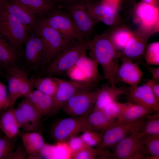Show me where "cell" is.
Segmentation results:
<instances>
[{
	"mask_svg": "<svg viewBox=\"0 0 159 159\" xmlns=\"http://www.w3.org/2000/svg\"><path fill=\"white\" fill-rule=\"evenodd\" d=\"M90 57L96 61L102 69L104 77L112 86L118 83L116 75L120 66V52L110 40L107 32L95 34L87 41Z\"/></svg>",
	"mask_w": 159,
	"mask_h": 159,
	"instance_id": "1",
	"label": "cell"
},
{
	"mask_svg": "<svg viewBox=\"0 0 159 159\" xmlns=\"http://www.w3.org/2000/svg\"><path fill=\"white\" fill-rule=\"evenodd\" d=\"M88 50L87 41H72L47 66L39 76L57 77L67 71Z\"/></svg>",
	"mask_w": 159,
	"mask_h": 159,
	"instance_id": "2",
	"label": "cell"
},
{
	"mask_svg": "<svg viewBox=\"0 0 159 159\" xmlns=\"http://www.w3.org/2000/svg\"><path fill=\"white\" fill-rule=\"evenodd\" d=\"M35 27L36 33L41 38L44 47L42 69L49 64L72 41L65 38L43 20Z\"/></svg>",
	"mask_w": 159,
	"mask_h": 159,
	"instance_id": "3",
	"label": "cell"
},
{
	"mask_svg": "<svg viewBox=\"0 0 159 159\" xmlns=\"http://www.w3.org/2000/svg\"><path fill=\"white\" fill-rule=\"evenodd\" d=\"M155 33L153 30L140 25L133 30L132 37L119 53L120 60H129L138 64L142 63L149 38Z\"/></svg>",
	"mask_w": 159,
	"mask_h": 159,
	"instance_id": "4",
	"label": "cell"
},
{
	"mask_svg": "<svg viewBox=\"0 0 159 159\" xmlns=\"http://www.w3.org/2000/svg\"><path fill=\"white\" fill-rule=\"evenodd\" d=\"M2 1L0 4L1 34L18 50L27 39L29 30L3 8Z\"/></svg>",
	"mask_w": 159,
	"mask_h": 159,
	"instance_id": "5",
	"label": "cell"
},
{
	"mask_svg": "<svg viewBox=\"0 0 159 159\" xmlns=\"http://www.w3.org/2000/svg\"><path fill=\"white\" fill-rule=\"evenodd\" d=\"M58 80L57 89L53 97V104L51 115L57 113L65 103L74 95L97 88L96 85L85 82L67 80L58 77Z\"/></svg>",
	"mask_w": 159,
	"mask_h": 159,
	"instance_id": "6",
	"label": "cell"
},
{
	"mask_svg": "<svg viewBox=\"0 0 159 159\" xmlns=\"http://www.w3.org/2000/svg\"><path fill=\"white\" fill-rule=\"evenodd\" d=\"M112 159H147L139 132L132 133L119 142L111 152Z\"/></svg>",
	"mask_w": 159,
	"mask_h": 159,
	"instance_id": "7",
	"label": "cell"
},
{
	"mask_svg": "<svg viewBox=\"0 0 159 159\" xmlns=\"http://www.w3.org/2000/svg\"><path fill=\"white\" fill-rule=\"evenodd\" d=\"M100 88L76 94L70 98L62 107L65 114L72 117H84L92 110Z\"/></svg>",
	"mask_w": 159,
	"mask_h": 159,
	"instance_id": "8",
	"label": "cell"
},
{
	"mask_svg": "<svg viewBox=\"0 0 159 159\" xmlns=\"http://www.w3.org/2000/svg\"><path fill=\"white\" fill-rule=\"evenodd\" d=\"M145 117L133 122L116 123L102 134V142L97 148L109 150V149L114 148L129 134L136 132H140Z\"/></svg>",
	"mask_w": 159,
	"mask_h": 159,
	"instance_id": "9",
	"label": "cell"
},
{
	"mask_svg": "<svg viewBox=\"0 0 159 159\" xmlns=\"http://www.w3.org/2000/svg\"><path fill=\"white\" fill-rule=\"evenodd\" d=\"M88 130L83 117H72L61 119L55 122L51 128V135L55 141L63 142Z\"/></svg>",
	"mask_w": 159,
	"mask_h": 159,
	"instance_id": "10",
	"label": "cell"
},
{
	"mask_svg": "<svg viewBox=\"0 0 159 159\" xmlns=\"http://www.w3.org/2000/svg\"><path fill=\"white\" fill-rule=\"evenodd\" d=\"M43 21L70 41H85L68 13L58 11Z\"/></svg>",
	"mask_w": 159,
	"mask_h": 159,
	"instance_id": "11",
	"label": "cell"
},
{
	"mask_svg": "<svg viewBox=\"0 0 159 159\" xmlns=\"http://www.w3.org/2000/svg\"><path fill=\"white\" fill-rule=\"evenodd\" d=\"M131 14L134 23L158 32L159 30V8L142 0L131 8Z\"/></svg>",
	"mask_w": 159,
	"mask_h": 159,
	"instance_id": "12",
	"label": "cell"
},
{
	"mask_svg": "<svg viewBox=\"0 0 159 159\" xmlns=\"http://www.w3.org/2000/svg\"><path fill=\"white\" fill-rule=\"evenodd\" d=\"M68 13L83 39L86 41L90 40L97 22L89 14L85 3H80L73 5Z\"/></svg>",
	"mask_w": 159,
	"mask_h": 159,
	"instance_id": "13",
	"label": "cell"
},
{
	"mask_svg": "<svg viewBox=\"0 0 159 159\" xmlns=\"http://www.w3.org/2000/svg\"><path fill=\"white\" fill-rule=\"evenodd\" d=\"M126 89L128 102L142 106L152 113L159 112V101L147 82L135 87H129Z\"/></svg>",
	"mask_w": 159,
	"mask_h": 159,
	"instance_id": "14",
	"label": "cell"
},
{
	"mask_svg": "<svg viewBox=\"0 0 159 159\" xmlns=\"http://www.w3.org/2000/svg\"><path fill=\"white\" fill-rule=\"evenodd\" d=\"M85 4L89 14L97 22H101L111 27L126 24L118 12L101 2L96 4L88 1Z\"/></svg>",
	"mask_w": 159,
	"mask_h": 159,
	"instance_id": "15",
	"label": "cell"
},
{
	"mask_svg": "<svg viewBox=\"0 0 159 159\" xmlns=\"http://www.w3.org/2000/svg\"><path fill=\"white\" fill-rule=\"evenodd\" d=\"M24 44L25 64L30 69L40 70L44 52L43 45L41 38L36 33V35L28 37Z\"/></svg>",
	"mask_w": 159,
	"mask_h": 159,
	"instance_id": "16",
	"label": "cell"
},
{
	"mask_svg": "<svg viewBox=\"0 0 159 159\" xmlns=\"http://www.w3.org/2000/svg\"><path fill=\"white\" fill-rule=\"evenodd\" d=\"M121 63L117 72V82H123L129 87H134L138 85L143 75V72L138 64L132 61L120 60Z\"/></svg>",
	"mask_w": 159,
	"mask_h": 159,
	"instance_id": "17",
	"label": "cell"
},
{
	"mask_svg": "<svg viewBox=\"0 0 159 159\" xmlns=\"http://www.w3.org/2000/svg\"><path fill=\"white\" fill-rule=\"evenodd\" d=\"M24 69L18 64L12 66L5 70L8 84L7 97L6 104L2 110L14 107L17 100L20 97L19 85Z\"/></svg>",
	"mask_w": 159,
	"mask_h": 159,
	"instance_id": "18",
	"label": "cell"
},
{
	"mask_svg": "<svg viewBox=\"0 0 159 159\" xmlns=\"http://www.w3.org/2000/svg\"><path fill=\"white\" fill-rule=\"evenodd\" d=\"M2 6L29 30L36 26L35 15L16 0H2Z\"/></svg>",
	"mask_w": 159,
	"mask_h": 159,
	"instance_id": "19",
	"label": "cell"
},
{
	"mask_svg": "<svg viewBox=\"0 0 159 159\" xmlns=\"http://www.w3.org/2000/svg\"><path fill=\"white\" fill-rule=\"evenodd\" d=\"M88 129L103 133L116 124L117 119L110 117L102 111L93 110L83 117Z\"/></svg>",
	"mask_w": 159,
	"mask_h": 159,
	"instance_id": "20",
	"label": "cell"
},
{
	"mask_svg": "<svg viewBox=\"0 0 159 159\" xmlns=\"http://www.w3.org/2000/svg\"><path fill=\"white\" fill-rule=\"evenodd\" d=\"M21 139L28 158H39L45 145L41 133L37 131L25 132L22 135Z\"/></svg>",
	"mask_w": 159,
	"mask_h": 159,
	"instance_id": "21",
	"label": "cell"
},
{
	"mask_svg": "<svg viewBox=\"0 0 159 159\" xmlns=\"http://www.w3.org/2000/svg\"><path fill=\"white\" fill-rule=\"evenodd\" d=\"M126 89L122 87L110 85L102 86L99 88L93 110H102L108 104L116 101L118 97L121 95L126 94Z\"/></svg>",
	"mask_w": 159,
	"mask_h": 159,
	"instance_id": "22",
	"label": "cell"
},
{
	"mask_svg": "<svg viewBox=\"0 0 159 159\" xmlns=\"http://www.w3.org/2000/svg\"><path fill=\"white\" fill-rule=\"evenodd\" d=\"M14 107L0 111V129L4 135L9 138L16 137L20 128L14 113Z\"/></svg>",
	"mask_w": 159,
	"mask_h": 159,
	"instance_id": "23",
	"label": "cell"
},
{
	"mask_svg": "<svg viewBox=\"0 0 159 159\" xmlns=\"http://www.w3.org/2000/svg\"><path fill=\"white\" fill-rule=\"evenodd\" d=\"M18 50L2 34H0V67L6 70L10 67L18 64Z\"/></svg>",
	"mask_w": 159,
	"mask_h": 159,
	"instance_id": "24",
	"label": "cell"
},
{
	"mask_svg": "<svg viewBox=\"0 0 159 159\" xmlns=\"http://www.w3.org/2000/svg\"><path fill=\"white\" fill-rule=\"evenodd\" d=\"M153 113L149 110L140 105L130 102L126 104L116 123L132 122L142 119Z\"/></svg>",
	"mask_w": 159,
	"mask_h": 159,
	"instance_id": "25",
	"label": "cell"
},
{
	"mask_svg": "<svg viewBox=\"0 0 159 159\" xmlns=\"http://www.w3.org/2000/svg\"><path fill=\"white\" fill-rule=\"evenodd\" d=\"M25 97L33 104L42 118L49 115L53 108V97L34 90Z\"/></svg>",
	"mask_w": 159,
	"mask_h": 159,
	"instance_id": "26",
	"label": "cell"
},
{
	"mask_svg": "<svg viewBox=\"0 0 159 159\" xmlns=\"http://www.w3.org/2000/svg\"><path fill=\"white\" fill-rule=\"evenodd\" d=\"M107 32L110 40L120 53L132 37L133 30L125 24L111 27Z\"/></svg>",
	"mask_w": 159,
	"mask_h": 159,
	"instance_id": "27",
	"label": "cell"
},
{
	"mask_svg": "<svg viewBox=\"0 0 159 159\" xmlns=\"http://www.w3.org/2000/svg\"><path fill=\"white\" fill-rule=\"evenodd\" d=\"M76 64L80 67L85 73L88 82L97 85L101 79L97 62L86 54L82 57Z\"/></svg>",
	"mask_w": 159,
	"mask_h": 159,
	"instance_id": "28",
	"label": "cell"
},
{
	"mask_svg": "<svg viewBox=\"0 0 159 159\" xmlns=\"http://www.w3.org/2000/svg\"><path fill=\"white\" fill-rule=\"evenodd\" d=\"M30 79L36 90L52 97L55 94L58 86V77L51 76H34Z\"/></svg>",
	"mask_w": 159,
	"mask_h": 159,
	"instance_id": "29",
	"label": "cell"
},
{
	"mask_svg": "<svg viewBox=\"0 0 159 159\" xmlns=\"http://www.w3.org/2000/svg\"><path fill=\"white\" fill-rule=\"evenodd\" d=\"M71 158L74 159H112V155L109 150L87 146L77 152L72 153Z\"/></svg>",
	"mask_w": 159,
	"mask_h": 159,
	"instance_id": "30",
	"label": "cell"
},
{
	"mask_svg": "<svg viewBox=\"0 0 159 159\" xmlns=\"http://www.w3.org/2000/svg\"><path fill=\"white\" fill-rule=\"evenodd\" d=\"M18 106L21 110L29 122L36 130H38L42 118L33 104L27 98L24 97Z\"/></svg>",
	"mask_w": 159,
	"mask_h": 159,
	"instance_id": "31",
	"label": "cell"
},
{
	"mask_svg": "<svg viewBox=\"0 0 159 159\" xmlns=\"http://www.w3.org/2000/svg\"><path fill=\"white\" fill-rule=\"evenodd\" d=\"M140 133L142 136L148 135H159V112L146 116Z\"/></svg>",
	"mask_w": 159,
	"mask_h": 159,
	"instance_id": "32",
	"label": "cell"
},
{
	"mask_svg": "<svg viewBox=\"0 0 159 159\" xmlns=\"http://www.w3.org/2000/svg\"><path fill=\"white\" fill-rule=\"evenodd\" d=\"M31 11L35 15L46 13L52 8L49 0H16Z\"/></svg>",
	"mask_w": 159,
	"mask_h": 159,
	"instance_id": "33",
	"label": "cell"
},
{
	"mask_svg": "<svg viewBox=\"0 0 159 159\" xmlns=\"http://www.w3.org/2000/svg\"><path fill=\"white\" fill-rule=\"evenodd\" d=\"M147 159H159V135L142 136Z\"/></svg>",
	"mask_w": 159,
	"mask_h": 159,
	"instance_id": "34",
	"label": "cell"
},
{
	"mask_svg": "<svg viewBox=\"0 0 159 159\" xmlns=\"http://www.w3.org/2000/svg\"><path fill=\"white\" fill-rule=\"evenodd\" d=\"M16 140V137L0 136V159H10L15 148Z\"/></svg>",
	"mask_w": 159,
	"mask_h": 159,
	"instance_id": "35",
	"label": "cell"
},
{
	"mask_svg": "<svg viewBox=\"0 0 159 159\" xmlns=\"http://www.w3.org/2000/svg\"><path fill=\"white\" fill-rule=\"evenodd\" d=\"M145 64L149 65H159V42L148 44L145 54Z\"/></svg>",
	"mask_w": 159,
	"mask_h": 159,
	"instance_id": "36",
	"label": "cell"
},
{
	"mask_svg": "<svg viewBox=\"0 0 159 159\" xmlns=\"http://www.w3.org/2000/svg\"><path fill=\"white\" fill-rule=\"evenodd\" d=\"M80 137L87 146L97 148L102 142V133L88 130L83 132Z\"/></svg>",
	"mask_w": 159,
	"mask_h": 159,
	"instance_id": "37",
	"label": "cell"
},
{
	"mask_svg": "<svg viewBox=\"0 0 159 159\" xmlns=\"http://www.w3.org/2000/svg\"><path fill=\"white\" fill-rule=\"evenodd\" d=\"M34 88L28 77V72L24 69L21 75L19 87L20 97H26Z\"/></svg>",
	"mask_w": 159,
	"mask_h": 159,
	"instance_id": "38",
	"label": "cell"
},
{
	"mask_svg": "<svg viewBox=\"0 0 159 159\" xmlns=\"http://www.w3.org/2000/svg\"><path fill=\"white\" fill-rule=\"evenodd\" d=\"M14 113L20 128L25 132L37 131L19 106L15 108Z\"/></svg>",
	"mask_w": 159,
	"mask_h": 159,
	"instance_id": "39",
	"label": "cell"
},
{
	"mask_svg": "<svg viewBox=\"0 0 159 159\" xmlns=\"http://www.w3.org/2000/svg\"><path fill=\"white\" fill-rule=\"evenodd\" d=\"M125 104L126 102L115 101L108 104L102 110L110 117L117 119Z\"/></svg>",
	"mask_w": 159,
	"mask_h": 159,
	"instance_id": "40",
	"label": "cell"
},
{
	"mask_svg": "<svg viewBox=\"0 0 159 159\" xmlns=\"http://www.w3.org/2000/svg\"><path fill=\"white\" fill-rule=\"evenodd\" d=\"M68 141V146L72 151V153H74L88 146L82 140L80 136L73 137L69 139Z\"/></svg>",
	"mask_w": 159,
	"mask_h": 159,
	"instance_id": "41",
	"label": "cell"
},
{
	"mask_svg": "<svg viewBox=\"0 0 159 159\" xmlns=\"http://www.w3.org/2000/svg\"><path fill=\"white\" fill-rule=\"evenodd\" d=\"M28 158V154L26 150L23 146L20 145L14 150L10 159H26Z\"/></svg>",
	"mask_w": 159,
	"mask_h": 159,
	"instance_id": "42",
	"label": "cell"
},
{
	"mask_svg": "<svg viewBox=\"0 0 159 159\" xmlns=\"http://www.w3.org/2000/svg\"><path fill=\"white\" fill-rule=\"evenodd\" d=\"M7 97V90L5 85L0 81V111L4 107Z\"/></svg>",
	"mask_w": 159,
	"mask_h": 159,
	"instance_id": "43",
	"label": "cell"
},
{
	"mask_svg": "<svg viewBox=\"0 0 159 159\" xmlns=\"http://www.w3.org/2000/svg\"><path fill=\"white\" fill-rule=\"evenodd\" d=\"M147 82L150 85L155 97L159 101V81L152 79L148 80Z\"/></svg>",
	"mask_w": 159,
	"mask_h": 159,
	"instance_id": "44",
	"label": "cell"
},
{
	"mask_svg": "<svg viewBox=\"0 0 159 159\" xmlns=\"http://www.w3.org/2000/svg\"><path fill=\"white\" fill-rule=\"evenodd\" d=\"M121 0H102L101 2L118 12Z\"/></svg>",
	"mask_w": 159,
	"mask_h": 159,
	"instance_id": "45",
	"label": "cell"
},
{
	"mask_svg": "<svg viewBox=\"0 0 159 159\" xmlns=\"http://www.w3.org/2000/svg\"><path fill=\"white\" fill-rule=\"evenodd\" d=\"M143 65L146 68L147 70L151 73L153 79L159 81V67H154L148 65L142 62Z\"/></svg>",
	"mask_w": 159,
	"mask_h": 159,
	"instance_id": "46",
	"label": "cell"
},
{
	"mask_svg": "<svg viewBox=\"0 0 159 159\" xmlns=\"http://www.w3.org/2000/svg\"><path fill=\"white\" fill-rule=\"evenodd\" d=\"M143 1L156 8H159V0H142Z\"/></svg>",
	"mask_w": 159,
	"mask_h": 159,
	"instance_id": "47",
	"label": "cell"
},
{
	"mask_svg": "<svg viewBox=\"0 0 159 159\" xmlns=\"http://www.w3.org/2000/svg\"><path fill=\"white\" fill-rule=\"evenodd\" d=\"M137 0H126L129 4L131 8L136 2Z\"/></svg>",
	"mask_w": 159,
	"mask_h": 159,
	"instance_id": "48",
	"label": "cell"
},
{
	"mask_svg": "<svg viewBox=\"0 0 159 159\" xmlns=\"http://www.w3.org/2000/svg\"><path fill=\"white\" fill-rule=\"evenodd\" d=\"M1 0H0V4L1 3ZM1 21H0V34H1Z\"/></svg>",
	"mask_w": 159,
	"mask_h": 159,
	"instance_id": "49",
	"label": "cell"
},
{
	"mask_svg": "<svg viewBox=\"0 0 159 159\" xmlns=\"http://www.w3.org/2000/svg\"><path fill=\"white\" fill-rule=\"evenodd\" d=\"M2 69H1V68L0 67V73L1 72V70Z\"/></svg>",
	"mask_w": 159,
	"mask_h": 159,
	"instance_id": "50",
	"label": "cell"
},
{
	"mask_svg": "<svg viewBox=\"0 0 159 159\" xmlns=\"http://www.w3.org/2000/svg\"><path fill=\"white\" fill-rule=\"evenodd\" d=\"M59 1H61L62 0H59Z\"/></svg>",
	"mask_w": 159,
	"mask_h": 159,
	"instance_id": "51",
	"label": "cell"
}]
</instances>
